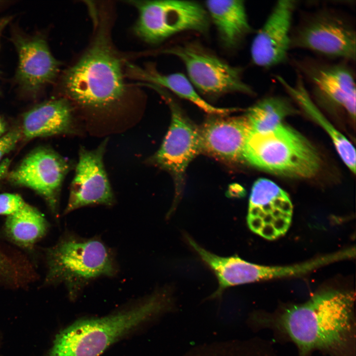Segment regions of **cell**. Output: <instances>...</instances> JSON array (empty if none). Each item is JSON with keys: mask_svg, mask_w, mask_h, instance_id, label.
<instances>
[{"mask_svg": "<svg viewBox=\"0 0 356 356\" xmlns=\"http://www.w3.org/2000/svg\"><path fill=\"white\" fill-rule=\"evenodd\" d=\"M355 293L322 290L303 303L274 312H263L256 321L291 341L298 356L315 351L328 356H355Z\"/></svg>", "mask_w": 356, "mask_h": 356, "instance_id": "obj_1", "label": "cell"}, {"mask_svg": "<svg viewBox=\"0 0 356 356\" xmlns=\"http://www.w3.org/2000/svg\"><path fill=\"white\" fill-rule=\"evenodd\" d=\"M98 15L93 39L76 62L64 72L65 98L81 107L109 110L121 104L134 87L124 79L123 59L111 43L107 12Z\"/></svg>", "mask_w": 356, "mask_h": 356, "instance_id": "obj_2", "label": "cell"}, {"mask_svg": "<svg viewBox=\"0 0 356 356\" xmlns=\"http://www.w3.org/2000/svg\"><path fill=\"white\" fill-rule=\"evenodd\" d=\"M170 302L167 291H159L113 314L77 321L57 335L50 356H98L120 338L164 310Z\"/></svg>", "mask_w": 356, "mask_h": 356, "instance_id": "obj_3", "label": "cell"}, {"mask_svg": "<svg viewBox=\"0 0 356 356\" xmlns=\"http://www.w3.org/2000/svg\"><path fill=\"white\" fill-rule=\"evenodd\" d=\"M45 281L63 283L76 299L83 289L100 277H114L118 266L114 251L100 238H83L67 233L47 250Z\"/></svg>", "mask_w": 356, "mask_h": 356, "instance_id": "obj_4", "label": "cell"}, {"mask_svg": "<svg viewBox=\"0 0 356 356\" xmlns=\"http://www.w3.org/2000/svg\"><path fill=\"white\" fill-rule=\"evenodd\" d=\"M243 159L266 171L301 178L315 176L321 164L319 155L312 144L283 123L264 132H251Z\"/></svg>", "mask_w": 356, "mask_h": 356, "instance_id": "obj_5", "label": "cell"}, {"mask_svg": "<svg viewBox=\"0 0 356 356\" xmlns=\"http://www.w3.org/2000/svg\"><path fill=\"white\" fill-rule=\"evenodd\" d=\"M291 48L307 49L341 61L355 62L356 28L344 13L331 8H321L304 15L292 28Z\"/></svg>", "mask_w": 356, "mask_h": 356, "instance_id": "obj_6", "label": "cell"}, {"mask_svg": "<svg viewBox=\"0 0 356 356\" xmlns=\"http://www.w3.org/2000/svg\"><path fill=\"white\" fill-rule=\"evenodd\" d=\"M138 12L135 34L149 44H158L182 32L205 33L209 27L206 8L193 1L161 0L129 1Z\"/></svg>", "mask_w": 356, "mask_h": 356, "instance_id": "obj_7", "label": "cell"}, {"mask_svg": "<svg viewBox=\"0 0 356 356\" xmlns=\"http://www.w3.org/2000/svg\"><path fill=\"white\" fill-rule=\"evenodd\" d=\"M160 52L175 56L185 66L188 79L203 94L219 96L230 92L253 94L254 90L242 77L240 68L190 44L175 45Z\"/></svg>", "mask_w": 356, "mask_h": 356, "instance_id": "obj_8", "label": "cell"}, {"mask_svg": "<svg viewBox=\"0 0 356 356\" xmlns=\"http://www.w3.org/2000/svg\"><path fill=\"white\" fill-rule=\"evenodd\" d=\"M150 87L157 91L168 104L171 120L161 147L150 159V162L172 175L178 197L189 163L201 152L199 129L164 89L156 86Z\"/></svg>", "mask_w": 356, "mask_h": 356, "instance_id": "obj_9", "label": "cell"}, {"mask_svg": "<svg viewBox=\"0 0 356 356\" xmlns=\"http://www.w3.org/2000/svg\"><path fill=\"white\" fill-rule=\"evenodd\" d=\"M348 62H327L313 58L296 60L299 73L309 83L313 97L356 117V77Z\"/></svg>", "mask_w": 356, "mask_h": 356, "instance_id": "obj_10", "label": "cell"}, {"mask_svg": "<svg viewBox=\"0 0 356 356\" xmlns=\"http://www.w3.org/2000/svg\"><path fill=\"white\" fill-rule=\"evenodd\" d=\"M293 205L288 194L273 181L259 178L249 198L247 222L254 233L269 240L283 236L290 226Z\"/></svg>", "mask_w": 356, "mask_h": 356, "instance_id": "obj_11", "label": "cell"}, {"mask_svg": "<svg viewBox=\"0 0 356 356\" xmlns=\"http://www.w3.org/2000/svg\"><path fill=\"white\" fill-rule=\"evenodd\" d=\"M55 151L44 147L32 151L9 175L16 185L29 188L41 195L56 216L63 181L72 168Z\"/></svg>", "mask_w": 356, "mask_h": 356, "instance_id": "obj_12", "label": "cell"}, {"mask_svg": "<svg viewBox=\"0 0 356 356\" xmlns=\"http://www.w3.org/2000/svg\"><path fill=\"white\" fill-rule=\"evenodd\" d=\"M107 142L105 139L93 150L80 147L64 214L85 206L114 204L115 197L103 164Z\"/></svg>", "mask_w": 356, "mask_h": 356, "instance_id": "obj_13", "label": "cell"}, {"mask_svg": "<svg viewBox=\"0 0 356 356\" xmlns=\"http://www.w3.org/2000/svg\"><path fill=\"white\" fill-rule=\"evenodd\" d=\"M296 5L293 0H279L274 4L251 43L250 53L254 64L269 68L286 60Z\"/></svg>", "mask_w": 356, "mask_h": 356, "instance_id": "obj_14", "label": "cell"}, {"mask_svg": "<svg viewBox=\"0 0 356 356\" xmlns=\"http://www.w3.org/2000/svg\"><path fill=\"white\" fill-rule=\"evenodd\" d=\"M13 41L18 59L16 82L23 91L35 95L55 79L60 63L43 37L17 35Z\"/></svg>", "mask_w": 356, "mask_h": 356, "instance_id": "obj_15", "label": "cell"}, {"mask_svg": "<svg viewBox=\"0 0 356 356\" xmlns=\"http://www.w3.org/2000/svg\"><path fill=\"white\" fill-rule=\"evenodd\" d=\"M251 133V125L245 115L211 119L199 129L200 151L226 162L243 160Z\"/></svg>", "mask_w": 356, "mask_h": 356, "instance_id": "obj_16", "label": "cell"}, {"mask_svg": "<svg viewBox=\"0 0 356 356\" xmlns=\"http://www.w3.org/2000/svg\"><path fill=\"white\" fill-rule=\"evenodd\" d=\"M185 238L218 279L219 287L211 298L219 297L228 287L270 279L274 275V270L271 266L248 262L237 255L221 257L200 246L189 236L186 235Z\"/></svg>", "mask_w": 356, "mask_h": 356, "instance_id": "obj_17", "label": "cell"}, {"mask_svg": "<svg viewBox=\"0 0 356 356\" xmlns=\"http://www.w3.org/2000/svg\"><path fill=\"white\" fill-rule=\"evenodd\" d=\"M73 107L65 97L39 104L26 112L22 133L26 139L52 136L73 131Z\"/></svg>", "mask_w": 356, "mask_h": 356, "instance_id": "obj_18", "label": "cell"}, {"mask_svg": "<svg viewBox=\"0 0 356 356\" xmlns=\"http://www.w3.org/2000/svg\"><path fill=\"white\" fill-rule=\"evenodd\" d=\"M276 80L288 95L310 116L318 123L331 138L341 158L354 174L356 172V151L351 142L325 118L312 99L302 76L298 73L296 82L291 84L280 76Z\"/></svg>", "mask_w": 356, "mask_h": 356, "instance_id": "obj_19", "label": "cell"}, {"mask_svg": "<svg viewBox=\"0 0 356 356\" xmlns=\"http://www.w3.org/2000/svg\"><path fill=\"white\" fill-rule=\"evenodd\" d=\"M205 8L222 43L228 48L238 44L251 30L243 0H207Z\"/></svg>", "mask_w": 356, "mask_h": 356, "instance_id": "obj_20", "label": "cell"}, {"mask_svg": "<svg viewBox=\"0 0 356 356\" xmlns=\"http://www.w3.org/2000/svg\"><path fill=\"white\" fill-rule=\"evenodd\" d=\"M128 75L161 88L171 91L179 97L194 104L205 112L222 116L235 111L233 108H220L213 106L197 92L187 77L181 73L163 74L151 65L141 68L127 64Z\"/></svg>", "mask_w": 356, "mask_h": 356, "instance_id": "obj_21", "label": "cell"}, {"mask_svg": "<svg viewBox=\"0 0 356 356\" xmlns=\"http://www.w3.org/2000/svg\"><path fill=\"white\" fill-rule=\"evenodd\" d=\"M47 222L36 208L26 204L20 210L7 216L4 232L7 237L18 246L31 249L47 230Z\"/></svg>", "mask_w": 356, "mask_h": 356, "instance_id": "obj_22", "label": "cell"}, {"mask_svg": "<svg viewBox=\"0 0 356 356\" xmlns=\"http://www.w3.org/2000/svg\"><path fill=\"white\" fill-rule=\"evenodd\" d=\"M294 111L286 97L272 95L266 97L250 107L244 114L251 127V132L262 133L283 123L285 118Z\"/></svg>", "mask_w": 356, "mask_h": 356, "instance_id": "obj_23", "label": "cell"}, {"mask_svg": "<svg viewBox=\"0 0 356 356\" xmlns=\"http://www.w3.org/2000/svg\"><path fill=\"white\" fill-rule=\"evenodd\" d=\"M26 202L17 194H0V215L8 216L22 208Z\"/></svg>", "mask_w": 356, "mask_h": 356, "instance_id": "obj_24", "label": "cell"}, {"mask_svg": "<svg viewBox=\"0 0 356 356\" xmlns=\"http://www.w3.org/2000/svg\"><path fill=\"white\" fill-rule=\"evenodd\" d=\"M21 134L20 131L15 130L0 137V161L6 154L15 147Z\"/></svg>", "mask_w": 356, "mask_h": 356, "instance_id": "obj_25", "label": "cell"}, {"mask_svg": "<svg viewBox=\"0 0 356 356\" xmlns=\"http://www.w3.org/2000/svg\"><path fill=\"white\" fill-rule=\"evenodd\" d=\"M10 161L5 159L0 164V179L6 174L9 168Z\"/></svg>", "mask_w": 356, "mask_h": 356, "instance_id": "obj_26", "label": "cell"}, {"mask_svg": "<svg viewBox=\"0 0 356 356\" xmlns=\"http://www.w3.org/2000/svg\"><path fill=\"white\" fill-rule=\"evenodd\" d=\"M10 17H4L0 18V41L2 33L4 29L10 22Z\"/></svg>", "mask_w": 356, "mask_h": 356, "instance_id": "obj_27", "label": "cell"}, {"mask_svg": "<svg viewBox=\"0 0 356 356\" xmlns=\"http://www.w3.org/2000/svg\"><path fill=\"white\" fill-rule=\"evenodd\" d=\"M5 130V125L3 120L0 118V137L4 133Z\"/></svg>", "mask_w": 356, "mask_h": 356, "instance_id": "obj_28", "label": "cell"}, {"mask_svg": "<svg viewBox=\"0 0 356 356\" xmlns=\"http://www.w3.org/2000/svg\"><path fill=\"white\" fill-rule=\"evenodd\" d=\"M273 356L270 355H259V356Z\"/></svg>", "mask_w": 356, "mask_h": 356, "instance_id": "obj_29", "label": "cell"}]
</instances>
